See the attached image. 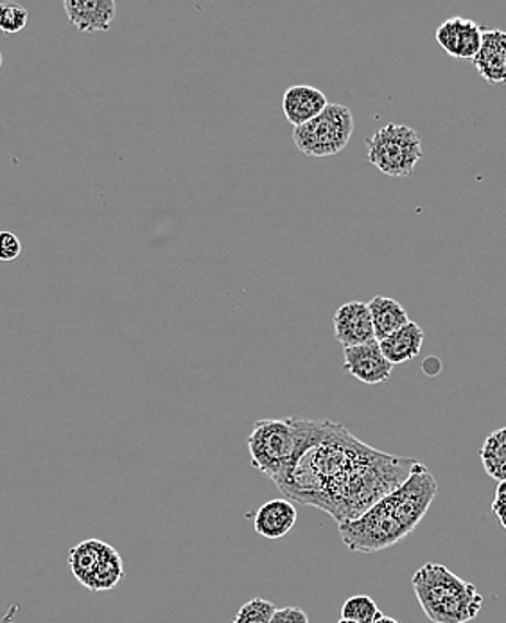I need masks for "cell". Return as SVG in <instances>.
Instances as JSON below:
<instances>
[{"label":"cell","mask_w":506,"mask_h":623,"mask_svg":"<svg viewBox=\"0 0 506 623\" xmlns=\"http://www.w3.org/2000/svg\"><path fill=\"white\" fill-rule=\"evenodd\" d=\"M344 369L356 380L365 385H380L390 380L391 366L381 352L380 342H370L365 345H356L344 349Z\"/></svg>","instance_id":"obj_9"},{"label":"cell","mask_w":506,"mask_h":623,"mask_svg":"<svg viewBox=\"0 0 506 623\" xmlns=\"http://www.w3.org/2000/svg\"><path fill=\"white\" fill-rule=\"evenodd\" d=\"M422 344H424V331L421 325L410 320L405 327H400L394 335L380 342V347L391 366H399L421 355Z\"/></svg>","instance_id":"obj_15"},{"label":"cell","mask_w":506,"mask_h":623,"mask_svg":"<svg viewBox=\"0 0 506 623\" xmlns=\"http://www.w3.org/2000/svg\"><path fill=\"white\" fill-rule=\"evenodd\" d=\"M411 586L422 611L433 623L471 622L483 608V597L477 586L444 564H424L411 578Z\"/></svg>","instance_id":"obj_3"},{"label":"cell","mask_w":506,"mask_h":623,"mask_svg":"<svg viewBox=\"0 0 506 623\" xmlns=\"http://www.w3.org/2000/svg\"><path fill=\"white\" fill-rule=\"evenodd\" d=\"M436 494L435 477L417 462L402 486L381 498L363 516L338 525L341 541L356 553H375L395 547L419 527Z\"/></svg>","instance_id":"obj_2"},{"label":"cell","mask_w":506,"mask_h":623,"mask_svg":"<svg viewBox=\"0 0 506 623\" xmlns=\"http://www.w3.org/2000/svg\"><path fill=\"white\" fill-rule=\"evenodd\" d=\"M302 447L299 417L264 419L253 426L249 436L252 466L277 483L288 475Z\"/></svg>","instance_id":"obj_4"},{"label":"cell","mask_w":506,"mask_h":623,"mask_svg":"<svg viewBox=\"0 0 506 623\" xmlns=\"http://www.w3.org/2000/svg\"><path fill=\"white\" fill-rule=\"evenodd\" d=\"M486 475L497 482L506 480V428L492 431L480 452Z\"/></svg>","instance_id":"obj_17"},{"label":"cell","mask_w":506,"mask_h":623,"mask_svg":"<svg viewBox=\"0 0 506 623\" xmlns=\"http://www.w3.org/2000/svg\"><path fill=\"white\" fill-rule=\"evenodd\" d=\"M297 523V508L293 503L279 498L269 500L253 516V528L266 539H280L291 532Z\"/></svg>","instance_id":"obj_14"},{"label":"cell","mask_w":506,"mask_h":623,"mask_svg":"<svg viewBox=\"0 0 506 623\" xmlns=\"http://www.w3.org/2000/svg\"><path fill=\"white\" fill-rule=\"evenodd\" d=\"M354 133V116L344 105H329L313 121L293 130V142L308 157H330L344 152Z\"/></svg>","instance_id":"obj_6"},{"label":"cell","mask_w":506,"mask_h":623,"mask_svg":"<svg viewBox=\"0 0 506 623\" xmlns=\"http://www.w3.org/2000/svg\"><path fill=\"white\" fill-rule=\"evenodd\" d=\"M472 65L486 83H506V31L483 29L480 51L472 60Z\"/></svg>","instance_id":"obj_11"},{"label":"cell","mask_w":506,"mask_h":623,"mask_svg":"<svg viewBox=\"0 0 506 623\" xmlns=\"http://www.w3.org/2000/svg\"><path fill=\"white\" fill-rule=\"evenodd\" d=\"M327 107H329V101L324 92L314 86L293 85L284 92V116L294 128L313 121L314 117H318Z\"/></svg>","instance_id":"obj_13"},{"label":"cell","mask_w":506,"mask_h":623,"mask_svg":"<svg viewBox=\"0 0 506 623\" xmlns=\"http://www.w3.org/2000/svg\"><path fill=\"white\" fill-rule=\"evenodd\" d=\"M383 616L374 598L369 595H356L345 600L344 608H341V619L352 620L356 623H374Z\"/></svg>","instance_id":"obj_18"},{"label":"cell","mask_w":506,"mask_h":623,"mask_svg":"<svg viewBox=\"0 0 506 623\" xmlns=\"http://www.w3.org/2000/svg\"><path fill=\"white\" fill-rule=\"evenodd\" d=\"M369 163L388 177H410L421 160L422 142L413 128L386 124L366 139Z\"/></svg>","instance_id":"obj_5"},{"label":"cell","mask_w":506,"mask_h":623,"mask_svg":"<svg viewBox=\"0 0 506 623\" xmlns=\"http://www.w3.org/2000/svg\"><path fill=\"white\" fill-rule=\"evenodd\" d=\"M27 21L29 13L22 5L11 2L0 4V31H4L8 35H16L27 26Z\"/></svg>","instance_id":"obj_20"},{"label":"cell","mask_w":506,"mask_h":623,"mask_svg":"<svg viewBox=\"0 0 506 623\" xmlns=\"http://www.w3.org/2000/svg\"><path fill=\"white\" fill-rule=\"evenodd\" d=\"M370 316H372V325H374L375 340L383 342L388 336L394 335L395 331L405 327L410 322V316L406 313L405 308L390 297H374L369 304Z\"/></svg>","instance_id":"obj_16"},{"label":"cell","mask_w":506,"mask_h":623,"mask_svg":"<svg viewBox=\"0 0 506 623\" xmlns=\"http://www.w3.org/2000/svg\"><path fill=\"white\" fill-rule=\"evenodd\" d=\"M374 623H400V622H397V620L390 619V616H385V614H383V616H381V619Z\"/></svg>","instance_id":"obj_24"},{"label":"cell","mask_w":506,"mask_h":623,"mask_svg":"<svg viewBox=\"0 0 506 623\" xmlns=\"http://www.w3.org/2000/svg\"><path fill=\"white\" fill-rule=\"evenodd\" d=\"M272 623H310V616L299 608L277 609Z\"/></svg>","instance_id":"obj_22"},{"label":"cell","mask_w":506,"mask_h":623,"mask_svg":"<svg viewBox=\"0 0 506 623\" xmlns=\"http://www.w3.org/2000/svg\"><path fill=\"white\" fill-rule=\"evenodd\" d=\"M302 447L277 483L284 500L327 512L338 525L363 516L410 477L415 458L377 452L345 426L300 419Z\"/></svg>","instance_id":"obj_1"},{"label":"cell","mask_w":506,"mask_h":623,"mask_svg":"<svg viewBox=\"0 0 506 623\" xmlns=\"http://www.w3.org/2000/svg\"><path fill=\"white\" fill-rule=\"evenodd\" d=\"M335 336L344 349L375 342L369 305L352 300L338 308L335 313Z\"/></svg>","instance_id":"obj_10"},{"label":"cell","mask_w":506,"mask_h":623,"mask_svg":"<svg viewBox=\"0 0 506 623\" xmlns=\"http://www.w3.org/2000/svg\"><path fill=\"white\" fill-rule=\"evenodd\" d=\"M492 511L496 514L497 522L506 530V480L505 482H499L496 489V498H494V503H492Z\"/></svg>","instance_id":"obj_23"},{"label":"cell","mask_w":506,"mask_h":623,"mask_svg":"<svg viewBox=\"0 0 506 623\" xmlns=\"http://www.w3.org/2000/svg\"><path fill=\"white\" fill-rule=\"evenodd\" d=\"M483 27L463 16H453L436 29V41L449 57L474 60L481 47Z\"/></svg>","instance_id":"obj_8"},{"label":"cell","mask_w":506,"mask_h":623,"mask_svg":"<svg viewBox=\"0 0 506 623\" xmlns=\"http://www.w3.org/2000/svg\"><path fill=\"white\" fill-rule=\"evenodd\" d=\"M63 8L72 26L82 33L110 31L117 15L113 0H65Z\"/></svg>","instance_id":"obj_12"},{"label":"cell","mask_w":506,"mask_h":623,"mask_svg":"<svg viewBox=\"0 0 506 623\" xmlns=\"http://www.w3.org/2000/svg\"><path fill=\"white\" fill-rule=\"evenodd\" d=\"M69 566L77 583L91 591H110L124 577L121 555L99 539H86L72 548Z\"/></svg>","instance_id":"obj_7"},{"label":"cell","mask_w":506,"mask_h":623,"mask_svg":"<svg viewBox=\"0 0 506 623\" xmlns=\"http://www.w3.org/2000/svg\"><path fill=\"white\" fill-rule=\"evenodd\" d=\"M2 61H4V58H2V52H0V67H2Z\"/></svg>","instance_id":"obj_26"},{"label":"cell","mask_w":506,"mask_h":623,"mask_svg":"<svg viewBox=\"0 0 506 623\" xmlns=\"http://www.w3.org/2000/svg\"><path fill=\"white\" fill-rule=\"evenodd\" d=\"M275 611L277 608L274 603L263 600V598H253L239 609L233 623H272Z\"/></svg>","instance_id":"obj_19"},{"label":"cell","mask_w":506,"mask_h":623,"mask_svg":"<svg viewBox=\"0 0 506 623\" xmlns=\"http://www.w3.org/2000/svg\"><path fill=\"white\" fill-rule=\"evenodd\" d=\"M22 254L21 239L10 230H0V261L11 263Z\"/></svg>","instance_id":"obj_21"},{"label":"cell","mask_w":506,"mask_h":623,"mask_svg":"<svg viewBox=\"0 0 506 623\" xmlns=\"http://www.w3.org/2000/svg\"><path fill=\"white\" fill-rule=\"evenodd\" d=\"M338 623H356V622H352V620L339 619Z\"/></svg>","instance_id":"obj_25"}]
</instances>
